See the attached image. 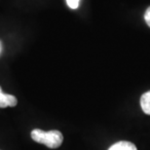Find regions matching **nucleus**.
<instances>
[{
	"mask_svg": "<svg viewBox=\"0 0 150 150\" xmlns=\"http://www.w3.org/2000/svg\"><path fill=\"white\" fill-rule=\"evenodd\" d=\"M31 139L41 144L46 145L47 147L55 149L62 145L64 142V136L59 131H42L40 129H34L30 134Z\"/></svg>",
	"mask_w": 150,
	"mask_h": 150,
	"instance_id": "1",
	"label": "nucleus"
},
{
	"mask_svg": "<svg viewBox=\"0 0 150 150\" xmlns=\"http://www.w3.org/2000/svg\"><path fill=\"white\" fill-rule=\"evenodd\" d=\"M18 103V100L13 95H9L3 93L1 87H0V108L5 107H14Z\"/></svg>",
	"mask_w": 150,
	"mask_h": 150,
	"instance_id": "2",
	"label": "nucleus"
},
{
	"mask_svg": "<svg viewBox=\"0 0 150 150\" xmlns=\"http://www.w3.org/2000/svg\"><path fill=\"white\" fill-rule=\"evenodd\" d=\"M108 150H137V146L130 142H118L114 143L108 148Z\"/></svg>",
	"mask_w": 150,
	"mask_h": 150,
	"instance_id": "3",
	"label": "nucleus"
},
{
	"mask_svg": "<svg viewBox=\"0 0 150 150\" xmlns=\"http://www.w3.org/2000/svg\"><path fill=\"white\" fill-rule=\"evenodd\" d=\"M140 106L142 111L147 115H150V91L144 93L140 98Z\"/></svg>",
	"mask_w": 150,
	"mask_h": 150,
	"instance_id": "4",
	"label": "nucleus"
},
{
	"mask_svg": "<svg viewBox=\"0 0 150 150\" xmlns=\"http://www.w3.org/2000/svg\"><path fill=\"white\" fill-rule=\"evenodd\" d=\"M67 4L70 9H77L80 5V0H67Z\"/></svg>",
	"mask_w": 150,
	"mask_h": 150,
	"instance_id": "5",
	"label": "nucleus"
},
{
	"mask_svg": "<svg viewBox=\"0 0 150 150\" xmlns=\"http://www.w3.org/2000/svg\"><path fill=\"white\" fill-rule=\"evenodd\" d=\"M144 20L147 25L150 28V7L147 8V10L145 11V14H144Z\"/></svg>",
	"mask_w": 150,
	"mask_h": 150,
	"instance_id": "6",
	"label": "nucleus"
},
{
	"mask_svg": "<svg viewBox=\"0 0 150 150\" xmlns=\"http://www.w3.org/2000/svg\"><path fill=\"white\" fill-rule=\"evenodd\" d=\"M1 51H2V44H1V42H0V53H1Z\"/></svg>",
	"mask_w": 150,
	"mask_h": 150,
	"instance_id": "7",
	"label": "nucleus"
}]
</instances>
